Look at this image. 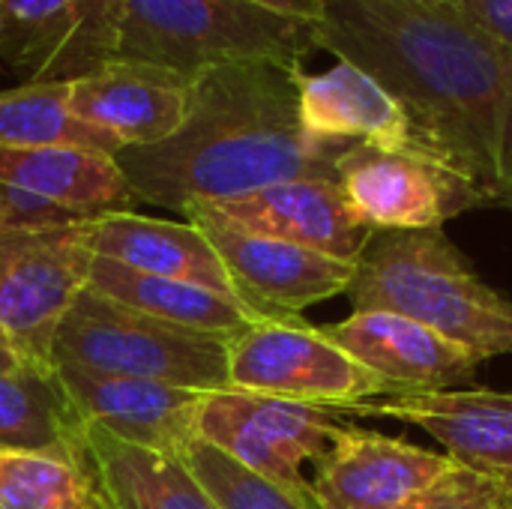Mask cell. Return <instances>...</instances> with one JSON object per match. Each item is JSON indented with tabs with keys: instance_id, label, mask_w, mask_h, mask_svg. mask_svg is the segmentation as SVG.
I'll return each mask as SVG.
<instances>
[{
	"instance_id": "8fae6325",
	"label": "cell",
	"mask_w": 512,
	"mask_h": 509,
	"mask_svg": "<svg viewBox=\"0 0 512 509\" xmlns=\"http://www.w3.org/2000/svg\"><path fill=\"white\" fill-rule=\"evenodd\" d=\"M189 222L222 258L237 297L270 321H291L309 306L345 297L357 276V264L306 246L237 231L210 216H189Z\"/></svg>"
},
{
	"instance_id": "e0dca14e",
	"label": "cell",
	"mask_w": 512,
	"mask_h": 509,
	"mask_svg": "<svg viewBox=\"0 0 512 509\" xmlns=\"http://www.w3.org/2000/svg\"><path fill=\"white\" fill-rule=\"evenodd\" d=\"M345 417H381L420 426L450 459L480 471H512V393L444 390L372 399Z\"/></svg>"
},
{
	"instance_id": "ac0fdd59",
	"label": "cell",
	"mask_w": 512,
	"mask_h": 509,
	"mask_svg": "<svg viewBox=\"0 0 512 509\" xmlns=\"http://www.w3.org/2000/svg\"><path fill=\"white\" fill-rule=\"evenodd\" d=\"M300 123L309 138L327 144L420 150L402 102L378 78L345 60L327 72L300 75Z\"/></svg>"
},
{
	"instance_id": "7c38bea8",
	"label": "cell",
	"mask_w": 512,
	"mask_h": 509,
	"mask_svg": "<svg viewBox=\"0 0 512 509\" xmlns=\"http://www.w3.org/2000/svg\"><path fill=\"white\" fill-rule=\"evenodd\" d=\"M51 369L72 414L87 429L165 456H183L186 447L198 441L195 417L204 399L198 390L108 375L72 363Z\"/></svg>"
},
{
	"instance_id": "5b68a950",
	"label": "cell",
	"mask_w": 512,
	"mask_h": 509,
	"mask_svg": "<svg viewBox=\"0 0 512 509\" xmlns=\"http://www.w3.org/2000/svg\"><path fill=\"white\" fill-rule=\"evenodd\" d=\"M231 339L159 321L84 288L54 330L48 363L216 393L228 390Z\"/></svg>"
},
{
	"instance_id": "603a6c76",
	"label": "cell",
	"mask_w": 512,
	"mask_h": 509,
	"mask_svg": "<svg viewBox=\"0 0 512 509\" xmlns=\"http://www.w3.org/2000/svg\"><path fill=\"white\" fill-rule=\"evenodd\" d=\"M81 435L51 366L0 372V450H78Z\"/></svg>"
},
{
	"instance_id": "7a4b0ae2",
	"label": "cell",
	"mask_w": 512,
	"mask_h": 509,
	"mask_svg": "<svg viewBox=\"0 0 512 509\" xmlns=\"http://www.w3.org/2000/svg\"><path fill=\"white\" fill-rule=\"evenodd\" d=\"M300 75L303 66L276 60H231L192 75L183 126L159 144L114 153L138 201L186 213L276 183L336 180L348 144L306 135Z\"/></svg>"
},
{
	"instance_id": "d6a6232c",
	"label": "cell",
	"mask_w": 512,
	"mask_h": 509,
	"mask_svg": "<svg viewBox=\"0 0 512 509\" xmlns=\"http://www.w3.org/2000/svg\"><path fill=\"white\" fill-rule=\"evenodd\" d=\"M423 3H447V0H423Z\"/></svg>"
},
{
	"instance_id": "44dd1931",
	"label": "cell",
	"mask_w": 512,
	"mask_h": 509,
	"mask_svg": "<svg viewBox=\"0 0 512 509\" xmlns=\"http://www.w3.org/2000/svg\"><path fill=\"white\" fill-rule=\"evenodd\" d=\"M87 288L135 312L201 333L237 336L258 321H270L234 294H222L195 282L138 273L96 255L90 264Z\"/></svg>"
},
{
	"instance_id": "4dcf8cb0",
	"label": "cell",
	"mask_w": 512,
	"mask_h": 509,
	"mask_svg": "<svg viewBox=\"0 0 512 509\" xmlns=\"http://www.w3.org/2000/svg\"><path fill=\"white\" fill-rule=\"evenodd\" d=\"M21 366H30V360L6 339V336H0V372H15V369H21ZM39 366V363H36Z\"/></svg>"
},
{
	"instance_id": "cb8c5ba5",
	"label": "cell",
	"mask_w": 512,
	"mask_h": 509,
	"mask_svg": "<svg viewBox=\"0 0 512 509\" xmlns=\"http://www.w3.org/2000/svg\"><path fill=\"white\" fill-rule=\"evenodd\" d=\"M0 509H108L84 453L0 450Z\"/></svg>"
},
{
	"instance_id": "484cf974",
	"label": "cell",
	"mask_w": 512,
	"mask_h": 509,
	"mask_svg": "<svg viewBox=\"0 0 512 509\" xmlns=\"http://www.w3.org/2000/svg\"><path fill=\"white\" fill-rule=\"evenodd\" d=\"M180 459L219 509H324L312 492V483H273L204 441H192Z\"/></svg>"
},
{
	"instance_id": "836d02e7",
	"label": "cell",
	"mask_w": 512,
	"mask_h": 509,
	"mask_svg": "<svg viewBox=\"0 0 512 509\" xmlns=\"http://www.w3.org/2000/svg\"><path fill=\"white\" fill-rule=\"evenodd\" d=\"M0 42H3V21H0Z\"/></svg>"
},
{
	"instance_id": "d6986e66",
	"label": "cell",
	"mask_w": 512,
	"mask_h": 509,
	"mask_svg": "<svg viewBox=\"0 0 512 509\" xmlns=\"http://www.w3.org/2000/svg\"><path fill=\"white\" fill-rule=\"evenodd\" d=\"M90 249L96 258L123 264L138 273L195 282L222 294H234L231 276L195 222L153 219L141 213L93 216Z\"/></svg>"
},
{
	"instance_id": "52a82bcc",
	"label": "cell",
	"mask_w": 512,
	"mask_h": 509,
	"mask_svg": "<svg viewBox=\"0 0 512 509\" xmlns=\"http://www.w3.org/2000/svg\"><path fill=\"white\" fill-rule=\"evenodd\" d=\"M93 216L54 228L0 231V333L39 366L93 264Z\"/></svg>"
},
{
	"instance_id": "8992f818",
	"label": "cell",
	"mask_w": 512,
	"mask_h": 509,
	"mask_svg": "<svg viewBox=\"0 0 512 509\" xmlns=\"http://www.w3.org/2000/svg\"><path fill=\"white\" fill-rule=\"evenodd\" d=\"M228 387L348 411L393 387L303 318L258 321L228 342Z\"/></svg>"
},
{
	"instance_id": "6da1fadb",
	"label": "cell",
	"mask_w": 512,
	"mask_h": 509,
	"mask_svg": "<svg viewBox=\"0 0 512 509\" xmlns=\"http://www.w3.org/2000/svg\"><path fill=\"white\" fill-rule=\"evenodd\" d=\"M315 45L378 78L408 111L420 153L480 207L512 210V51L453 3L324 0Z\"/></svg>"
},
{
	"instance_id": "2e32d148",
	"label": "cell",
	"mask_w": 512,
	"mask_h": 509,
	"mask_svg": "<svg viewBox=\"0 0 512 509\" xmlns=\"http://www.w3.org/2000/svg\"><path fill=\"white\" fill-rule=\"evenodd\" d=\"M192 78L141 63L111 60L69 81L72 114L123 147H150L171 138L189 111Z\"/></svg>"
},
{
	"instance_id": "1f68e13d",
	"label": "cell",
	"mask_w": 512,
	"mask_h": 509,
	"mask_svg": "<svg viewBox=\"0 0 512 509\" xmlns=\"http://www.w3.org/2000/svg\"><path fill=\"white\" fill-rule=\"evenodd\" d=\"M498 480H501V486H504V492H507V501H510L512 509V471H492Z\"/></svg>"
},
{
	"instance_id": "5bb4252c",
	"label": "cell",
	"mask_w": 512,
	"mask_h": 509,
	"mask_svg": "<svg viewBox=\"0 0 512 509\" xmlns=\"http://www.w3.org/2000/svg\"><path fill=\"white\" fill-rule=\"evenodd\" d=\"M453 465L447 453L342 423L312 462V492L324 509H399Z\"/></svg>"
},
{
	"instance_id": "9c48e42d",
	"label": "cell",
	"mask_w": 512,
	"mask_h": 509,
	"mask_svg": "<svg viewBox=\"0 0 512 509\" xmlns=\"http://www.w3.org/2000/svg\"><path fill=\"white\" fill-rule=\"evenodd\" d=\"M336 183L372 231H432L465 210H480L477 195L420 150L348 144L336 162Z\"/></svg>"
},
{
	"instance_id": "83f0119b",
	"label": "cell",
	"mask_w": 512,
	"mask_h": 509,
	"mask_svg": "<svg viewBox=\"0 0 512 509\" xmlns=\"http://www.w3.org/2000/svg\"><path fill=\"white\" fill-rule=\"evenodd\" d=\"M90 216H81L69 207H60L48 198H39L33 192H24L12 183L0 180V231H33V228H54L81 222Z\"/></svg>"
},
{
	"instance_id": "4316f807",
	"label": "cell",
	"mask_w": 512,
	"mask_h": 509,
	"mask_svg": "<svg viewBox=\"0 0 512 509\" xmlns=\"http://www.w3.org/2000/svg\"><path fill=\"white\" fill-rule=\"evenodd\" d=\"M399 509H510V501L492 471L456 462Z\"/></svg>"
},
{
	"instance_id": "ba28073f",
	"label": "cell",
	"mask_w": 512,
	"mask_h": 509,
	"mask_svg": "<svg viewBox=\"0 0 512 509\" xmlns=\"http://www.w3.org/2000/svg\"><path fill=\"white\" fill-rule=\"evenodd\" d=\"M342 420L345 411L336 408H315L228 387L204 393L195 417V438L273 483L309 486L303 465L327 450Z\"/></svg>"
},
{
	"instance_id": "f546056e",
	"label": "cell",
	"mask_w": 512,
	"mask_h": 509,
	"mask_svg": "<svg viewBox=\"0 0 512 509\" xmlns=\"http://www.w3.org/2000/svg\"><path fill=\"white\" fill-rule=\"evenodd\" d=\"M255 6L273 9L279 15H291V18H303V21H315L321 15V3L324 0H249Z\"/></svg>"
},
{
	"instance_id": "f1b7e54d",
	"label": "cell",
	"mask_w": 512,
	"mask_h": 509,
	"mask_svg": "<svg viewBox=\"0 0 512 509\" xmlns=\"http://www.w3.org/2000/svg\"><path fill=\"white\" fill-rule=\"evenodd\" d=\"M471 24L512 51V0H447Z\"/></svg>"
},
{
	"instance_id": "277c9868",
	"label": "cell",
	"mask_w": 512,
	"mask_h": 509,
	"mask_svg": "<svg viewBox=\"0 0 512 509\" xmlns=\"http://www.w3.org/2000/svg\"><path fill=\"white\" fill-rule=\"evenodd\" d=\"M315 48V21L249 0H120L117 60L165 66L186 78L231 60L303 66Z\"/></svg>"
},
{
	"instance_id": "3957f363",
	"label": "cell",
	"mask_w": 512,
	"mask_h": 509,
	"mask_svg": "<svg viewBox=\"0 0 512 509\" xmlns=\"http://www.w3.org/2000/svg\"><path fill=\"white\" fill-rule=\"evenodd\" d=\"M345 297L354 312L417 318L483 363L512 354V300L480 279L444 228L375 231Z\"/></svg>"
},
{
	"instance_id": "e575fe53",
	"label": "cell",
	"mask_w": 512,
	"mask_h": 509,
	"mask_svg": "<svg viewBox=\"0 0 512 509\" xmlns=\"http://www.w3.org/2000/svg\"><path fill=\"white\" fill-rule=\"evenodd\" d=\"M0 336H3V333H0Z\"/></svg>"
},
{
	"instance_id": "4fadbf2b",
	"label": "cell",
	"mask_w": 512,
	"mask_h": 509,
	"mask_svg": "<svg viewBox=\"0 0 512 509\" xmlns=\"http://www.w3.org/2000/svg\"><path fill=\"white\" fill-rule=\"evenodd\" d=\"M189 216H210L237 231L285 240L357 264L375 231L357 219L336 180H291L240 198L198 201Z\"/></svg>"
},
{
	"instance_id": "d4e9b609",
	"label": "cell",
	"mask_w": 512,
	"mask_h": 509,
	"mask_svg": "<svg viewBox=\"0 0 512 509\" xmlns=\"http://www.w3.org/2000/svg\"><path fill=\"white\" fill-rule=\"evenodd\" d=\"M3 147H78L117 153L120 144L81 123L69 108V81H36L0 90Z\"/></svg>"
},
{
	"instance_id": "7402d4cb",
	"label": "cell",
	"mask_w": 512,
	"mask_h": 509,
	"mask_svg": "<svg viewBox=\"0 0 512 509\" xmlns=\"http://www.w3.org/2000/svg\"><path fill=\"white\" fill-rule=\"evenodd\" d=\"M84 453L108 509H219L180 456L84 426Z\"/></svg>"
},
{
	"instance_id": "ffe728a7",
	"label": "cell",
	"mask_w": 512,
	"mask_h": 509,
	"mask_svg": "<svg viewBox=\"0 0 512 509\" xmlns=\"http://www.w3.org/2000/svg\"><path fill=\"white\" fill-rule=\"evenodd\" d=\"M0 180L81 216L129 213L141 201L114 153L78 147H3Z\"/></svg>"
},
{
	"instance_id": "30bf717a",
	"label": "cell",
	"mask_w": 512,
	"mask_h": 509,
	"mask_svg": "<svg viewBox=\"0 0 512 509\" xmlns=\"http://www.w3.org/2000/svg\"><path fill=\"white\" fill-rule=\"evenodd\" d=\"M0 66L36 81H75L120 54V0H0Z\"/></svg>"
},
{
	"instance_id": "9a60e30c",
	"label": "cell",
	"mask_w": 512,
	"mask_h": 509,
	"mask_svg": "<svg viewBox=\"0 0 512 509\" xmlns=\"http://www.w3.org/2000/svg\"><path fill=\"white\" fill-rule=\"evenodd\" d=\"M321 330L354 360L381 375L396 396L468 390L483 366L480 357L450 342L435 327L387 309L351 312L345 321Z\"/></svg>"
}]
</instances>
